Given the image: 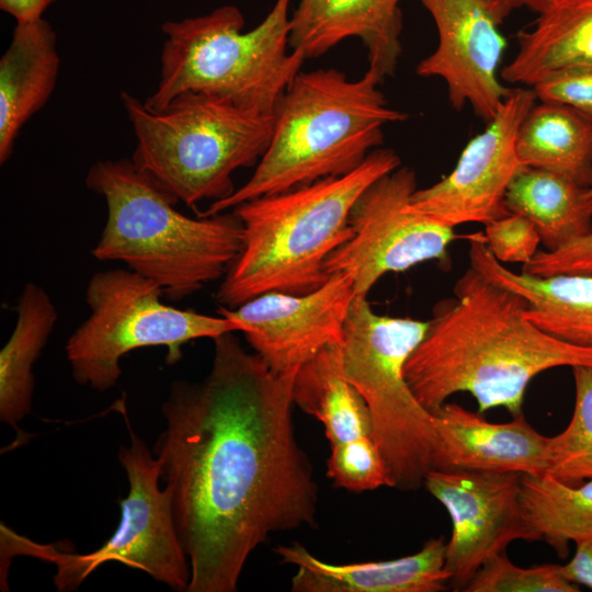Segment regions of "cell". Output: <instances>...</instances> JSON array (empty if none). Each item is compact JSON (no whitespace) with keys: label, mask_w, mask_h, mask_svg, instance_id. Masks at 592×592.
Wrapping results in <instances>:
<instances>
[{"label":"cell","mask_w":592,"mask_h":592,"mask_svg":"<svg viewBox=\"0 0 592 592\" xmlns=\"http://www.w3.org/2000/svg\"><path fill=\"white\" fill-rule=\"evenodd\" d=\"M198 383L175 380L153 454L189 561L187 592H234L271 535L314 527L318 487L293 425L297 371L275 373L232 334Z\"/></svg>","instance_id":"obj_1"},{"label":"cell","mask_w":592,"mask_h":592,"mask_svg":"<svg viewBox=\"0 0 592 592\" xmlns=\"http://www.w3.org/2000/svg\"><path fill=\"white\" fill-rule=\"evenodd\" d=\"M525 312L522 296L469 266L453 296L434 305L425 334L406 363L418 401L434 414L451 396L467 392L479 413L502 407L514 418L523 413L526 388L538 374L592 367V348L546 333Z\"/></svg>","instance_id":"obj_2"},{"label":"cell","mask_w":592,"mask_h":592,"mask_svg":"<svg viewBox=\"0 0 592 592\" xmlns=\"http://www.w3.org/2000/svg\"><path fill=\"white\" fill-rule=\"evenodd\" d=\"M401 166L391 149L377 148L353 171L232 208L243 246L216 293L219 306L236 308L269 292L303 295L329 277L328 257L352 235L350 212L375 181Z\"/></svg>","instance_id":"obj_3"},{"label":"cell","mask_w":592,"mask_h":592,"mask_svg":"<svg viewBox=\"0 0 592 592\" xmlns=\"http://www.w3.org/2000/svg\"><path fill=\"white\" fill-rule=\"evenodd\" d=\"M383 81L369 68L357 80L333 68L299 71L277 102L272 137L253 174L200 215L356 169L383 144L384 126L407 118L388 105Z\"/></svg>","instance_id":"obj_4"},{"label":"cell","mask_w":592,"mask_h":592,"mask_svg":"<svg viewBox=\"0 0 592 592\" xmlns=\"http://www.w3.org/2000/svg\"><path fill=\"white\" fill-rule=\"evenodd\" d=\"M86 185L106 204V221L91 254L124 263L172 300L223 280L242 250L243 227L234 212L183 215L132 159L94 162Z\"/></svg>","instance_id":"obj_5"},{"label":"cell","mask_w":592,"mask_h":592,"mask_svg":"<svg viewBox=\"0 0 592 592\" xmlns=\"http://www.w3.org/2000/svg\"><path fill=\"white\" fill-rule=\"evenodd\" d=\"M289 3L276 0L265 19L248 32H243V14L231 4L164 22L160 79L145 105L158 111L179 94L193 91L273 114L306 60L300 52H288Z\"/></svg>","instance_id":"obj_6"},{"label":"cell","mask_w":592,"mask_h":592,"mask_svg":"<svg viewBox=\"0 0 592 592\" xmlns=\"http://www.w3.org/2000/svg\"><path fill=\"white\" fill-rule=\"evenodd\" d=\"M121 100L136 138L132 161L191 207L231 195L234 172L258 164L273 133V114L202 92L181 93L158 111L126 91Z\"/></svg>","instance_id":"obj_7"},{"label":"cell","mask_w":592,"mask_h":592,"mask_svg":"<svg viewBox=\"0 0 592 592\" xmlns=\"http://www.w3.org/2000/svg\"><path fill=\"white\" fill-rule=\"evenodd\" d=\"M428 320L375 312L355 296L345 321L342 353L348 380L365 400L373 437L391 487L420 488L433 468V413L415 398L405 376L406 363L428 329Z\"/></svg>","instance_id":"obj_8"},{"label":"cell","mask_w":592,"mask_h":592,"mask_svg":"<svg viewBox=\"0 0 592 592\" xmlns=\"http://www.w3.org/2000/svg\"><path fill=\"white\" fill-rule=\"evenodd\" d=\"M162 288L129 269L94 273L86 289L90 314L72 332L66 355L73 379L99 391L114 387L121 358L146 346H164L167 362L182 358L190 341L215 339L239 327L224 316L183 310L161 301Z\"/></svg>","instance_id":"obj_9"},{"label":"cell","mask_w":592,"mask_h":592,"mask_svg":"<svg viewBox=\"0 0 592 592\" xmlns=\"http://www.w3.org/2000/svg\"><path fill=\"white\" fill-rule=\"evenodd\" d=\"M130 444L121 445L118 460L126 471L129 490L119 500L121 521L111 537L98 549L78 554L55 544H38L1 524V577L7 578L13 556L24 555L56 566L58 591L76 590L105 562L117 561L143 570L177 591L190 582L187 557L174 524L170 498L159 488L160 468L146 443L128 424Z\"/></svg>","instance_id":"obj_10"},{"label":"cell","mask_w":592,"mask_h":592,"mask_svg":"<svg viewBox=\"0 0 592 592\" xmlns=\"http://www.w3.org/2000/svg\"><path fill=\"white\" fill-rule=\"evenodd\" d=\"M415 190V172L402 166L371 184L350 212L352 237L328 257L326 273L346 274L355 296L366 297L387 273L433 260L447 262L457 235L453 227L408 207Z\"/></svg>","instance_id":"obj_11"},{"label":"cell","mask_w":592,"mask_h":592,"mask_svg":"<svg viewBox=\"0 0 592 592\" xmlns=\"http://www.w3.org/2000/svg\"><path fill=\"white\" fill-rule=\"evenodd\" d=\"M536 100L533 89L513 88L483 132L466 145L455 168L433 185L417 189L408 207L453 228L487 225L510 214L505 194L524 168L516 153V134Z\"/></svg>","instance_id":"obj_12"},{"label":"cell","mask_w":592,"mask_h":592,"mask_svg":"<svg viewBox=\"0 0 592 592\" xmlns=\"http://www.w3.org/2000/svg\"><path fill=\"white\" fill-rule=\"evenodd\" d=\"M439 36L432 54L417 66L420 77H439L456 111L469 104L489 122L513 88L498 79L506 42L500 26L514 8L510 0H420Z\"/></svg>","instance_id":"obj_13"},{"label":"cell","mask_w":592,"mask_h":592,"mask_svg":"<svg viewBox=\"0 0 592 592\" xmlns=\"http://www.w3.org/2000/svg\"><path fill=\"white\" fill-rule=\"evenodd\" d=\"M520 474L431 469L423 486L449 514L445 569L464 590L490 558L515 539L534 540L520 502Z\"/></svg>","instance_id":"obj_14"},{"label":"cell","mask_w":592,"mask_h":592,"mask_svg":"<svg viewBox=\"0 0 592 592\" xmlns=\"http://www.w3.org/2000/svg\"><path fill=\"white\" fill-rule=\"evenodd\" d=\"M354 297L352 278L338 272L310 293L269 292L236 308L219 306L218 314L239 327L273 372L289 373L323 348L343 342Z\"/></svg>","instance_id":"obj_15"},{"label":"cell","mask_w":592,"mask_h":592,"mask_svg":"<svg viewBox=\"0 0 592 592\" xmlns=\"http://www.w3.org/2000/svg\"><path fill=\"white\" fill-rule=\"evenodd\" d=\"M433 468L542 476L548 468V441L522 413L491 423L482 413L444 403L433 414Z\"/></svg>","instance_id":"obj_16"},{"label":"cell","mask_w":592,"mask_h":592,"mask_svg":"<svg viewBox=\"0 0 592 592\" xmlns=\"http://www.w3.org/2000/svg\"><path fill=\"white\" fill-rule=\"evenodd\" d=\"M400 0H300L291 16L289 47L316 58L356 37L368 68L383 80L395 73L402 53Z\"/></svg>","instance_id":"obj_17"},{"label":"cell","mask_w":592,"mask_h":592,"mask_svg":"<svg viewBox=\"0 0 592 592\" xmlns=\"http://www.w3.org/2000/svg\"><path fill=\"white\" fill-rule=\"evenodd\" d=\"M275 553L297 568L295 592H439L451 579L443 537L429 539L413 555L348 565L326 562L299 543L280 545Z\"/></svg>","instance_id":"obj_18"},{"label":"cell","mask_w":592,"mask_h":592,"mask_svg":"<svg viewBox=\"0 0 592 592\" xmlns=\"http://www.w3.org/2000/svg\"><path fill=\"white\" fill-rule=\"evenodd\" d=\"M470 266L526 301V318L546 333L592 348V274L536 276L514 272L494 258L483 235L469 236Z\"/></svg>","instance_id":"obj_19"},{"label":"cell","mask_w":592,"mask_h":592,"mask_svg":"<svg viewBox=\"0 0 592 592\" xmlns=\"http://www.w3.org/2000/svg\"><path fill=\"white\" fill-rule=\"evenodd\" d=\"M57 35L44 19L16 23L0 58V163L24 124L49 100L58 79Z\"/></svg>","instance_id":"obj_20"},{"label":"cell","mask_w":592,"mask_h":592,"mask_svg":"<svg viewBox=\"0 0 592 592\" xmlns=\"http://www.w3.org/2000/svg\"><path fill=\"white\" fill-rule=\"evenodd\" d=\"M516 37L517 53L501 70L506 83L533 87L565 67L592 64V0H555Z\"/></svg>","instance_id":"obj_21"},{"label":"cell","mask_w":592,"mask_h":592,"mask_svg":"<svg viewBox=\"0 0 592 592\" xmlns=\"http://www.w3.org/2000/svg\"><path fill=\"white\" fill-rule=\"evenodd\" d=\"M505 206L535 225L547 251L592 232V186L551 171L522 168L508 187Z\"/></svg>","instance_id":"obj_22"},{"label":"cell","mask_w":592,"mask_h":592,"mask_svg":"<svg viewBox=\"0 0 592 592\" xmlns=\"http://www.w3.org/2000/svg\"><path fill=\"white\" fill-rule=\"evenodd\" d=\"M516 153L523 167L592 186V118L569 105L540 101L520 124Z\"/></svg>","instance_id":"obj_23"},{"label":"cell","mask_w":592,"mask_h":592,"mask_svg":"<svg viewBox=\"0 0 592 592\" xmlns=\"http://www.w3.org/2000/svg\"><path fill=\"white\" fill-rule=\"evenodd\" d=\"M292 397L294 405L323 424L331 446L373 436L369 409L344 374L342 343L323 348L297 369Z\"/></svg>","instance_id":"obj_24"},{"label":"cell","mask_w":592,"mask_h":592,"mask_svg":"<svg viewBox=\"0 0 592 592\" xmlns=\"http://www.w3.org/2000/svg\"><path fill=\"white\" fill-rule=\"evenodd\" d=\"M16 314L15 327L0 352V420L15 430L31 412L33 366L58 318L52 298L33 282L23 287Z\"/></svg>","instance_id":"obj_25"},{"label":"cell","mask_w":592,"mask_h":592,"mask_svg":"<svg viewBox=\"0 0 592 592\" xmlns=\"http://www.w3.org/2000/svg\"><path fill=\"white\" fill-rule=\"evenodd\" d=\"M520 502L534 540L559 558L568 556L570 542L592 538V480L571 486L548 474L521 475Z\"/></svg>","instance_id":"obj_26"},{"label":"cell","mask_w":592,"mask_h":592,"mask_svg":"<svg viewBox=\"0 0 592 592\" xmlns=\"http://www.w3.org/2000/svg\"><path fill=\"white\" fill-rule=\"evenodd\" d=\"M574 408L566 429L548 441L547 474L578 486L592 480V367L574 366Z\"/></svg>","instance_id":"obj_27"},{"label":"cell","mask_w":592,"mask_h":592,"mask_svg":"<svg viewBox=\"0 0 592 592\" xmlns=\"http://www.w3.org/2000/svg\"><path fill=\"white\" fill-rule=\"evenodd\" d=\"M466 592H578L568 581L561 565H538L523 568L514 565L505 553L488 559L465 587Z\"/></svg>","instance_id":"obj_28"},{"label":"cell","mask_w":592,"mask_h":592,"mask_svg":"<svg viewBox=\"0 0 592 592\" xmlns=\"http://www.w3.org/2000/svg\"><path fill=\"white\" fill-rule=\"evenodd\" d=\"M327 475L335 486L353 492L391 487L386 462L373 436H360L331 446Z\"/></svg>","instance_id":"obj_29"},{"label":"cell","mask_w":592,"mask_h":592,"mask_svg":"<svg viewBox=\"0 0 592 592\" xmlns=\"http://www.w3.org/2000/svg\"><path fill=\"white\" fill-rule=\"evenodd\" d=\"M488 248L501 263L531 261L537 253L540 236L535 225L525 216L510 213L485 225Z\"/></svg>","instance_id":"obj_30"},{"label":"cell","mask_w":592,"mask_h":592,"mask_svg":"<svg viewBox=\"0 0 592 592\" xmlns=\"http://www.w3.org/2000/svg\"><path fill=\"white\" fill-rule=\"evenodd\" d=\"M539 101L569 105L592 118V64L559 69L535 86Z\"/></svg>","instance_id":"obj_31"},{"label":"cell","mask_w":592,"mask_h":592,"mask_svg":"<svg viewBox=\"0 0 592 592\" xmlns=\"http://www.w3.org/2000/svg\"><path fill=\"white\" fill-rule=\"evenodd\" d=\"M522 271L536 276L592 274V232L558 250L537 251Z\"/></svg>","instance_id":"obj_32"},{"label":"cell","mask_w":592,"mask_h":592,"mask_svg":"<svg viewBox=\"0 0 592 592\" xmlns=\"http://www.w3.org/2000/svg\"><path fill=\"white\" fill-rule=\"evenodd\" d=\"M561 571L568 581L592 589V538L576 543V553Z\"/></svg>","instance_id":"obj_33"},{"label":"cell","mask_w":592,"mask_h":592,"mask_svg":"<svg viewBox=\"0 0 592 592\" xmlns=\"http://www.w3.org/2000/svg\"><path fill=\"white\" fill-rule=\"evenodd\" d=\"M56 0H0V8L13 16L16 23L43 19L45 10Z\"/></svg>","instance_id":"obj_34"},{"label":"cell","mask_w":592,"mask_h":592,"mask_svg":"<svg viewBox=\"0 0 592 592\" xmlns=\"http://www.w3.org/2000/svg\"><path fill=\"white\" fill-rule=\"evenodd\" d=\"M514 8L526 7L540 14L547 10L555 0H510Z\"/></svg>","instance_id":"obj_35"}]
</instances>
